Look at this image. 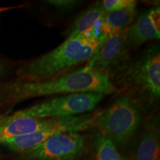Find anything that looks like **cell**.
Instances as JSON below:
<instances>
[{
	"label": "cell",
	"instance_id": "6da1fadb",
	"mask_svg": "<svg viewBox=\"0 0 160 160\" xmlns=\"http://www.w3.org/2000/svg\"><path fill=\"white\" fill-rule=\"evenodd\" d=\"M108 76L84 68L51 79L27 81L16 79L0 85V105L11 106L33 98L51 97L84 92L111 94L117 92Z\"/></svg>",
	"mask_w": 160,
	"mask_h": 160
},
{
	"label": "cell",
	"instance_id": "7a4b0ae2",
	"mask_svg": "<svg viewBox=\"0 0 160 160\" xmlns=\"http://www.w3.org/2000/svg\"><path fill=\"white\" fill-rule=\"evenodd\" d=\"M118 91L128 95L140 111L151 108L160 97V49L156 45L128 59L110 77Z\"/></svg>",
	"mask_w": 160,
	"mask_h": 160
},
{
	"label": "cell",
	"instance_id": "3957f363",
	"mask_svg": "<svg viewBox=\"0 0 160 160\" xmlns=\"http://www.w3.org/2000/svg\"><path fill=\"white\" fill-rule=\"evenodd\" d=\"M106 38L102 34L66 39L56 48L22 66L17 72V79L38 81L68 73L87 62Z\"/></svg>",
	"mask_w": 160,
	"mask_h": 160
},
{
	"label": "cell",
	"instance_id": "277c9868",
	"mask_svg": "<svg viewBox=\"0 0 160 160\" xmlns=\"http://www.w3.org/2000/svg\"><path fill=\"white\" fill-rule=\"evenodd\" d=\"M142 121L140 110L128 96L122 93L105 111H101L95 126L113 143L125 145L133 137Z\"/></svg>",
	"mask_w": 160,
	"mask_h": 160
},
{
	"label": "cell",
	"instance_id": "5b68a950",
	"mask_svg": "<svg viewBox=\"0 0 160 160\" xmlns=\"http://www.w3.org/2000/svg\"><path fill=\"white\" fill-rule=\"evenodd\" d=\"M105 94L84 92L48 97L28 108L14 112L20 117L33 119L66 117L93 112Z\"/></svg>",
	"mask_w": 160,
	"mask_h": 160
},
{
	"label": "cell",
	"instance_id": "8992f818",
	"mask_svg": "<svg viewBox=\"0 0 160 160\" xmlns=\"http://www.w3.org/2000/svg\"><path fill=\"white\" fill-rule=\"evenodd\" d=\"M101 111H93L71 117H59L53 125L45 130L13 138L4 145L12 151L24 152L33 148L53 136L67 132H80L94 127Z\"/></svg>",
	"mask_w": 160,
	"mask_h": 160
},
{
	"label": "cell",
	"instance_id": "52a82bcc",
	"mask_svg": "<svg viewBox=\"0 0 160 160\" xmlns=\"http://www.w3.org/2000/svg\"><path fill=\"white\" fill-rule=\"evenodd\" d=\"M85 149V136L67 132L50 137L24 154L28 160H77Z\"/></svg>",
	"mask_w": 160,
	"mask_h": 160
},
{
	"label": "cell",
	"instance_id": "ba28073f",
	"mask_svg": "<svg viewBox=\"0 0 160 160\" xmlns=\"http://www.w3.org/2000/svg\"><path fill=\"white\" fill-rule=\"evenodd\" d=\"M126 31L106 38L94 54L87 62L84 68L110 77L125 65L129 59Z\"/></svg>",
	"mask_w": 160,
	"mask_h": 160
},
{
	"label": "cell",
	"instance_id": "9c48e42d",
	"mask_svg": "<svg viewBox=\"0 0 160 160\" xmlns=\"http://www.w3.org/2000/svg\"><path fill=\"white\" fill-rule=\"evenodd\" d=\"M160 38V9L143 11L126 31L128 48H136L142 44Z\"/></svg>",
	"mask_w": 160,
	"mask_h": 160
},
{
	"label": "cell",
	"instance_id": "30bf717a",
	"mask_svg": "<svg viewBox=\"0 0 160 160\" xmlns=\"http://www.w3.org/2000/svg\"><path fill=\"white\" fill-rule=\"evenodd\" d=\"M59 118V117H58ZM58 118L33 119L20 117L14 113L0 116V144L13 138L42 131L53 125Z\"/></svg>",
	"mask_w": 160,
	"mask_h": 160
},
{
	"label": "cell",
	"instance_id": "8fae6325",
	"mask_svg": "<svg viewBox=\"0 0 160 160\" xmlns=\"http://www.w3.org/2000/svg\"><path fill=\"white\" fill-rule=\"evenodd\" d=\"M134 160H160L159 117L153 116L146 122Z\"/></svg>",
	"mask_w": 160,
	"mask_h": 160
},
{
	"label": "cell",
	"instance_id": "7c38bea8",
	"mask_svg": "<svg viewBox=\"0 0 160 160\" xmlns=\"http://www.w3.org/2000/svg\"><path fill=\"white\" fill-rule=\"evenodd\" d=\"M105 12L101 2H97L82 12L65 32L67 39L79 37H88L99 22H101Z\"/></svg>",
	"mask_w": 160,
	"mask_h": 160
},
{
	"label": "cell",
	"instance_id": "4fadbf2b",
	"mask_svg": "<svg viewBox=\"0 0 160 160\" xmlns=\"http://www.w3.org/2000/svg\"><path fill=\"white\" fill-rule=\"evenodd\" d=\"M137 15V7L105 13L101 20V31L106 37L123 33L133 22Z\"/></svg>",
	"mask_w": 160,
	"mask_h": 160
},
{
	"label": "cell",
	"instance_id": "5bb4252c",
	"mask_svg": "<svg viewBox=\"0 0 160 160\" xmlns=\"http://www.w3.org/2000/svg\"><path fill=\"white\" fill-rule=\"evenodd\" d=\"M93 146L97 160H125L115 144L99 131L96 133Z\"/></svg>",
	"mask_w": 160,
	"mask_h": 160
},
{
	"label": "cell",
	"instance_id": "9a60e30c",
	"mask_svg": "<svg viewBox=\"0 0 160 160\" xmlns=\"http://www.w3.org/2000/svg\"><path fill=\"white\" fill-rule=\"evenodd\" d=\"M101 4L105 13L122 9L136 8L137 2L134 0H103L101 1Z\"/></svg>",
	"mask_w": 160,
	"mask_h": 160
},
{
	"label": "cell",
	"instance_id": "2e32d148",
	"mask_svg": "<svg viewBox=\"0 0 160 160\" xmlns=\"http://www.w3.org/2000/svg\"><path fill=\"white\" fill-rule=\"evenodd\" d=\"M44 2L62 11H71L81 4L79 1L76 0H46Z\"/></svg>",
	"mask_w": 160,
	"mask_h": 160
},
{
	"label": "cell",
	"instance_id": "e0dca14e",
	"mask_svg": "<svg viewBox=\"0 0 160 160\" xmlns=\"http://www.w3.org/2000/svg\"><path fill=\"white\" fill-rule=\"evenodd\" d=\"M5 73V66L2 62H0V77H2Z\"/></svg>",
	"mask_w": 160,
	"mask_h": 160
},
{
	"label": "cell",
	"instance_id": "ac0fdd59",
	"mask_svg": "<svg viewBox=\"0 0 160 160\" xmlns=\"http://www.w3.org/2000/svg\"><path fill=\"white\" fill-rule=\"evenodd\" d=\"M9 8H0V13L2 12L3 11H5V10H8Z\"/></svg>",
	"mask_w": 160,
	"mask_h": 160
}]
</instances>
